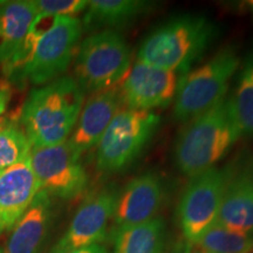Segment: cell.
<instances>
[{
    "instance_id": "44dd1931",
    "label": "cell",
    "mask_w": 253,
    "mask_h": 253,
    "mask_svg": "<svg viewBox=\"0 0 253 253\" xmlns=\"http://www.w3.org/2000/svg\"><path fill=\"white\" fill-rule=\"evenodd\" d=\"M231 102L240 134L253 137V49L243 61Z\"/></svg>"
},
{
    "instance_id": "ffe728a7",
    "label": "cell",
    "mask_w": 253,
    "mask_h": 253,
    "mask_svg": "<svg viewBox=\"0 0 253 253\" xmlns=\"http://www.w3.org/2000/svg\"><path fill=\"white\" fill-rule=\"evenodd\" d=\"M58 17L49 14H38L32 23L30 30L20 42L17 50L12 54L2 67V73L12 82L24 81L25 72L36 54L41 38L54 26Z\"/></svg>"
},
{
    "instance_id": "5b68a950",
    "label": "cell",
    "mask_w": 253,
    "mask_h": 253,
    "mask_svg": "<svg viewBox=\"0 0 253 253\" xmlns=\"http://www.w3.org/2000/svg\"><path fill=\"white\" fill-rule=\"evenodd\" d=\"M131 67V50L125 37L114 30L90 34L75 56V80L84 93L119 86Z\"/></svg>"
},
{
    "instance_id": "4316f807",
    "label": "cell",
    "mask_w": 253,
    "mask_h": 253,
    "mask_svg": "<svg viewBox=\"0 0 253 253\" xmlns=\"http://www.w3.org/2000/svg\"><path fill=\"white\" fill-rule=\"evenodd\" d=\"M246 5H248V7L251 9V11L253 12V0H251V1H248L246 2Z\"/></svg>"
},
{
    "instance_id": "f1b7e54d",
    "label": "cell",
    "mask_w": 253,
    "mask_h": 253,
    "mask_svg": "<svg viewBox=\"0 0 253 253\" xmlns=\"http://www.w3.org/2000/svg\"><path fill=\"white\" fill-rule=\"evenodd\" d=\"M4 2H5V1H1V0H0V6H1L2 4H4Z\"/></svg>"
},
{
    "instance_id": "5bb4252c",
    "label": "cell",
    "mask_w": 253,
    "mask_h": 253,
    "mask_svg": "<svg viewBox=\"0 0 253 253\" xmlns=\"http://www.w3.org/2000/svg\"><path fill=\"white\" fill-rule=\"evenodd\" d=\"M163 183L154 172H145L126 183L119 194L114 221L116 229L140 225L154 218L162 207Z\"/></svg>"
},
{
    "instance_id": "ac0fdd59",
    "label": "cell",
    "mask_w": 253,
    "mask_h": 253,
    "mask_svg": "<svg viewBox=\"0 0 253 253\" xmlns=\"http://www.w3.org/2000/svg\"><path fill=\"white\" fill-rule=\"evenodd\" d=\"M38 14L33 0L5 1L0 6V65L17 50Z\"/></svg>"
},
{
    "instance_id": "9c48e42d",
    "label": "cell",
    "mask_w": 253,
    "mask_h": 253,
    "mask_svg": "<svg viewBox=\"0 0 253 253\" xmlns=\"http://www.w3.org/2000/svg\"><path fill=\"white\" fill-rule=\"evenodd\" d=\"M82 34V23L75 17H58L56 23L41 38L24 81L45 84L61 78L78 50Z\"/></svg>"
},
{
    "instance_id": "52a82bcc",
    "label": "cell",
    "mask_w": 253,
    "mask_h": 253,
    "mask_svg": "<svg viewBox=\"0 0 253 253\" xmlns=\"http://www.w3.org/2000/svg\"><path fill=\"white\" fill-rule=\"evenodd\" d=\"M226 177L227 167L210 168L191 177L177 210L183 235L189 242L196 243L216 224Z\"/></svg>"
},
{
    "instance_id": "7402d4cb",
    "label": "cell",
    "mask_w": 253,
    "mask_h": 253,
    "mask_svg": "<svg viewBox=\"0 0 253 253\" xmlns=\"http://www.w3.org/2000/svg\"><path fill=\"white\" fill-rule=\"evenodd\" d=\"M195 244L204 253H252L253 233L237 232L214 224Z\"/></svg>"
},
{
    "instance_id": "7c38bea8",
    "label": "cell",
    "mask_w": 253,
    "mask_h": 253,
    "mask_svg": "<svg viewBox=\"0 0 253 253\" xmlns=\"http://www.w3.org/2000/svg\"><path fill=\"white\" fill-rule=\"evenodd\" d=\"M216 224L237 232L253 233V155L227 166V177Z\"/></svg>"
},
{
    "instance_id": "d4e9b609",
    "label": "cell",
    "mask_w": 253,
    "mask_h": 253,
    "mask_svg": "<svg viewBox=\"0 0 253 253\" xmlns=\"http://www.w3.org/2000/svg\"><path fill=\"white\" fill-rule=\"evenodd\" d=\"M9 99H11V90H9L8 84H2L0 86V118H1V115L5 113L6 108H7Z\"/></svg>"
},
{
    "instance_id": "30bf717a",
    "label": "cell",
    "mask_w": 253,
    "mask_h": 253,
    "mask_svg": "<svg viewBox=\"0 0 253 253\" xmlns=\"http://www.w3.org/2000/svg\"><path fill=\"white\" fill-rule=\"evenodd\" d=\"M119 194L114 185H107L91 194L78 209L68 229L49 253H68L103 242L115 212Z\"/></svg>"
},
{
    "instance_id": "4fadbf2b",
    "label": "cell",
    "mask_w": 253,
    "mask_h": 253,
    "mask_svg": "<svg viewBox=\"0 0 253 253\" xmlns=\"http://www.w3.org/2000/svg\"><path fill=\"white\" fill-rule=\"evenodd\" d=\"M121 106L119 86L90 95L67 140L75 158L80 160L82 155L97 145L114 116L121 110Z\"/></svg>"
},
{
    "instance_id": "6da1fadb",
    "label": "cell",
    "mask_w": 253,
    "mask_h": 253,
    "mask_svg": "<svg viewBox=\"0 0 253 253\" xmlns=\"http://www.w3.org/2000/svg\"><path fill=\"white\" fill-rule=\"evenodd\" d=\"M84 101V90L74 78L67 75L32 90L20 114V126L32 148L52 147L67 141Z\"/></svg>"
},
{
    "instance_id": "ba28073f",
    "label": "cell",
    "mask_w": 253,
    "mask_h": 253,
    "mask_svg": "<svg viewBox=\"0 0 253 253\" xmlns=\"http://www.w3.org/2000/svg\"><path fill=\"white\" fill-rule=\"evenodd\" d=\"M30 162L40 184L50 196L73 199L84 192L88 175L80 160L74 157L67 141L52 147L32 148Z\"/></svg>"
},
{
    "instance_id": "3957f363",
    "label": "cell",
    "mask_w": 253,
    "mask_h": 253,
    "mask_svg": "<svg viewBox=\"0 0 253 253\" xmlns=\"http://www.w3.org/2000/svg\"><path fill=\"white\" fill-rule=\"evenodd\" d=\"M186 123L177 137L175 162L190 178L216 167L242 136L231 97Z\"/></svg>"
},
{
    "instance_id": "d6986e66",
    "label": "cell",
    "mask_w": 253,
    "mask_h": 253,
    "mask_svg": "<svg viewBox=\"0 0 253 253\" xmlns=\"http://www.w3.org/2000/svg\"><path fill=\"white\" fill-rule=\"evenodd\" d=\"M166 223L156 217L140 225L114 231V253H161L164 244Z\"/></svg>"
},
{
    "instance_id": "7a4b0ae2",
    "label": "cell",
    "mask_w": 253,
    "mask_h": 253,
    "mask_svg": "<svg viewBox=\"0 0 253 253\" xmlns=\"http://www.w3.org/2000/svg\"><path fill=\"white\" fill-rule=\"evenodd\" d=\"M218 36V27L201 14L170 18L142 41L137 60L153 67L173 73H188Z\"/></svg>"
},
{
    "instance_id": "277c9868",
    "label": "cell",
    "mask_w": 253,
    "mask_h": 253,
    "mask_svg": "<svg viewBox=\"0 0 253 253\" xmlns=\"http://www.w3.org/2000/svg\"><path fill=\"white\" fill-rule=\"evenodd\" d=\"M239 65L237 50L226 46L209 61L183 74L173 106V116L177 121H191L225 99L230 80Z\"/></svg>"
},
{
    "instance_id": "8fae6325",
    "label": "cell",
    "mask_w": 253,
    "mask_h": 253,
    "mask_svg": "<svg viewBox=\"0 0 253 253\" xmlns=\"http://www.w3.org/2000/svg\"><path fill=\"white\" fill-rule=\"evenodd\" d=\"M179 79L177 73L136 61L119 84L122 104L126 109L150 112L167 108L175 100Z\"/></svg>"
},
{
    "instance_id": "83f0119b",
    "label": "cell",
    "mask_w": 253,
    "mask_h": 253,
    "mask_svg": "<svg viewBox=\"0 0 253 253\" xmlns=\"http://www.w3.org/2000/svg\"><path fill=\"white\" fill-rule=\"evenodd\" d=\"M0 253H6V252H5V250H4V249H1V248H0Z\"/></svg>"
},
{
    "instance_id": "8992f818",
    "label": "cell",
    "mask_w": 253,
    "mask_h": 253,
    "mask_svg": "<svg viewBox=\"0 0 253 253\" xmlns=\"http://www.w3.org/2000/svg\"><path fill=\"white\" fill-rule=\"evenodd\" d=\"M158 125L160 116L153 112L120 110L97 143V169L116 172L130 166L153 138Z\"/></svg>"
},
{
    "instance_id": "cb8c5ba5",
    "label": "cell",
    "mask_w": 253,
    "mask_h": 253,
    "mask_svg": "<svg viewBox=\"0 0 253 253\" xmlns=\"http://www.w3.org/2000/svg\"><path fill=\"white\" fill-rule=\"evenodd\" d=\"M38 13L54 17H75L87 8V0H33Z\"/></svg>"
},
{
    "instance_id": "2e32d148",
    "label": "cell",
    "mask_w": 253,
    "mask_h": 253,
    "mask_svg": "<svg viewBox=\"0 0 253 253\" xmlns=\"http://www.w3.org/2000/svg\"><path fill=\"white\" fill-rule=\"evenodd\" d=\"M52 196L40 190L19 218L6 244V253H39L48 236L53 217Z\"/></svg>"
},
{
    "instance_id": "e0dca14e",
    "label": "cell",
    "mask_w": 253,
    "mask_h": 253,
    "mask_svg": "<svg viewBox=\"0 0 253 253\" xmlns=\"http://www.w3.org/2000/svg\"><path fill=\"white\" fill-rule=\"evenodd\" d=\"M154 6V2L145 0H91L88 1L82 27L87 31L125 27L149 13Z\"/></svg>"
},
{
    "instance_id": "9a60e30c",
    "label": "cell",
    "mask_w": 253,
    "mask_h": 253,
    "mask_svg": "<svg viewBox=\"0 0 253 253\" xmlns=\"http://www.w3.org/2000/svg\"><path fill=\"white\" fill-rule=\"evenodd\" d=\"M39 191L30 156L0 171V235L12 230Z\"/></svg>"
},
{
    "instance_id": "f546056e",
    "label": "cell",
    "mask_w": 253,
    "mask_h": 253,
    "mask_svg": "<svg viewBox=\"0 0 253 253\" xmlns=\"http://www.w3.org/2000/svg\"><path fill=\"white\" fill-rule=\"evenodd\" d=\"M197 253H204V252H201V251H199V252H197Z\"/></svg>"
},
{
    "instance_id": "484cf974",
    "label": "cell",
    "mask_w": 253,
    "mask_h": 253,
    "mask_svg": "<svg viewBox=\"0 0 253 253\" xmlns=\"http://www.w3.org/2000/svg\"><path fill=\"white\" fill-rule=\"evenodd\" d=\"M68 253H108V252H107V250L104 249L102 245L96 244V245L87 246V248H84V249L75 250V251H72Z\"/></svg>"
},
{
    "instance_id": "603a6c76",
    "label": "cell",
    "mask_w": 253,
    "mask_h": 253,
    "mask_svg": "<svg viewBox=\"0 0 253 253\" xmlns=\"http://www.w3.org/2000/svg\"><path fill=\"white\" fill-rule=\"evenodd\" d=\"M31 150V142L20 125L0 122V171L26 160Z\"/></svg>"
}]
</instances>
